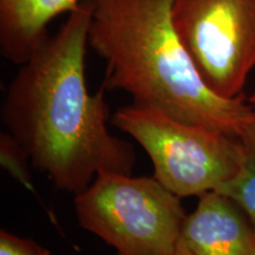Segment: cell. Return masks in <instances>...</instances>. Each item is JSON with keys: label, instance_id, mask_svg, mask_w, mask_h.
Returning <instances> with one entry per match:
<instances>
[{"label": "cell", "instance_id": "cell-2", "mask_svg": "<svg viewBox=\"0 0 255 255\" xmlns=\"http://www.w3.org/2000/svg\"><path fill=\"white\" fill-rule=\"evenodd\" d=\"M88 45L105 63L103 87L180 122L241 139L254 108L205 84L171 19L174 0H88Z\"/></svg>", "mask_w": 255, "mask_h": 255}, {"label": "cell", "instance_id": "cell-12", "mask_svg": "<svg viewBox=\"0 0 255 255\" xmlns=\"http://www.w3.org/2000/svg\"><path fill=\"white\" fill-rule=\"evenodd\" d=\"M248 102H250V104L252 105V107L255 108V92L251 96V98H250V100H248Z\"/></svg>", "mask_w": 255, "mask_h": 255}, {"label": "cell", "instance_id": "cell-10", "mask_svg": "<svg viewBox=\"0 0 255 255\" xmlns=\"http://www.w3.org/2000/svg\"><path fill=\"white\" fill-rule=\"evenodd\" d=\"M0 255H52L31 239L20 238L5 229L0 231Z\"/></svg>", "mask_w": 255, "mask_h": 255}, {"label": "cell", "instance_id": "cell-5", "mask_svg": "<svg viewBox=\"0 0 255 255\" xmlns=\"http://www.w3.org/2000/svg\"><path fill=\"white\" fill-rule=\"evenodd\" d=\"M171 19L207 87L227 100L244 95L255 68V0H174Z\"/></svg>", "mask_w": 255, "mask_h": 255}, {"label": "cell", "instance_id": "cell-11", "mask_svg": "<svg viewBox=\"0 0 255 255\" xmlns=\"http://www.w3.org/2000/svg\"><path fill=\"white\" fill-rule=\"evenodd\" d=\"M241 143L244 144L245 149L248 154L254 156L255 157V108H254V115H253V119L245 130L244 135L241 137Z\"/></svg>", "mask_w": 255, "mask_h": 255}, {"label": "cell", "instance_id": "cell-4", "mask_svg": "<svg viewBox=\"0 0 255 255\" xmlns=\"http://www.w3.org/2000/svg\"><path fill=\"white\" fill-rule=\"evenodd\" d=\"M79 226L116 255H173L186 220L181 197L152 177L101 173L75 195Z\"/></svg>", "mask_w": 255, "mask_h": 255}, {"label": "cell", "instance_id": "cell-6", "mask_svg": "<svg viewBox=\"0 0 255 255\" xmlns=\"http://www.w3.org/2000/svg\"><path fill=\"white\" fill-rule=\"evenodd\" d=\"M173 255H255V232L228 196L208 191L186 216Z\"/></svg>", "mask_w": 255, "mask_h": 255}, {"label": "cell", "instance_id": "cell-3", "mask_svg": "<svg viewBox=\"0 0 255 255\" xmlns=\"http://www.w3.org/2000/svg\"><path fill=\"white\" fill-rule=\"evenodd\" d=\"M111 123L135 138L154 165V177L180 197L219 190L241 170L247 151L240 139L131 104Z\"/></svg>", "mask_w": 255, "mask_h": 255}, {"label": "cell", "instance_id": "cell-8", "mask_svg": "<svg viewBox=\"0 0 255 255\" xmlns=\"http://www.w3.org/2000/svg\"><path fill=\"white\" fill-rule=\"evenodd\" d=\"M248 154V152H247ZM219 193L234 201L250 219L255 232V157L248 154L237 176L220 188Z\"/></svg>", "mask_w": 255, "mask_h": 255}, {"label": "cell", "instance_id": "cell-1", "mask_svg": "<svg viewBox=\"0 0 255 255\" xmlns=\"http://www.w3.org/2000/svg\"><path fill=\"white\" fill-rule=\"evenodd\" d=\"M90 17V4L82 0L20 65L1 105L2 123L33 167L73 195L101 173L131 175L137 159L133 146L108 129L105 89L88 91Z\"/></svg>", "mask_w": 255, "mask_h": 255}, {"label": "cell", "instance_id": "cell-7", "mask_svg": "<svg viewBox=\"0 0 255 255\" xmlns=\"http://www.w3.org/2000/svg\"><path fill=\"white\" fill-rule=\"evenodd\" d=\"M82 0H0V53L23 65L49 36L50 21L70 13Z\"/></svg>", "mask_w": 255, "mask_h": 255}, {"label": "cell", "instance_id": "cell-9", "mask_svg": "<svg viewBox=\"0 0 255 255\" xmlns=\"http://www.w3.org/2000/svg\"><path fill=\"white\" fill-rule=\"evenodd\" d=\"M28 156L19 142L7 130L0 133V163L12 177L15 178L21 186L38 197V194L31 181L30 169L27 161Z\"/></svg>", "mask_w": 255, "mask_h": 255}]
</instances>
